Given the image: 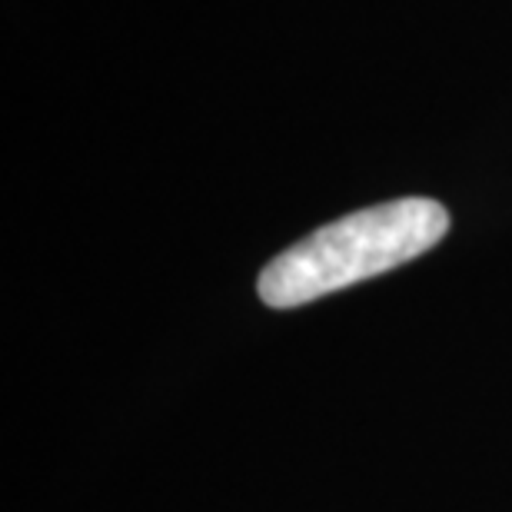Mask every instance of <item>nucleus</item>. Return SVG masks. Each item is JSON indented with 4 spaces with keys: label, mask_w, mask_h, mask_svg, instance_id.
Wrapping results in <instances>:
<instances>
[{
    "label": "nucleus",
    "mask_w": 512,
    "mask_h": 512,
    "mask_svg": "<svg viewBox=\"0 0 512 512\" xmlns=\"http://www.w3.org/2000/svg\"><path fill=\"white\" fill-rule=\"evenodd\" d=\"M449 210L429 197H403L346 213L263 266L256 290L273 310L313 303L373 276H383L439 247Z\"/></svg>",
    "instance_id": "f257e3e1"
}]
</instances>
